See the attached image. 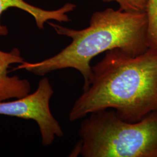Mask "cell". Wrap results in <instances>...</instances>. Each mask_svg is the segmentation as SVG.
Returning a JSON list of instances; mask_svg holds the SVG:
<instances>
[{"mask_svg": "<svg viewBox=\"0 0 157 157\" xmlns=\"http://www.w3.org/2000/svg\"><path fill=\"white\" fill-rule=\"evenodd\" d=\"M23 62L25 59L17 48L10 52L0 50V101L19 98L30 94L31 86L28 80L9 75L11 65Z\"/></svg>", "mask_w": 157, "mask_h": 157, "instance_id": "obj_5", "label": "cell"}, {"mask_svg": "<svg viewBox=\"0 0 157 157\" xmlns=\"http://www.w3.org/2000/svg\"><path fill=\"white\" fill-rule=\"evenodd\" d=\"M105 2H116L119 9L129 12L146 11L147 0H102Z\"/></svg>", "mask_w": 157, "mask_h": 157, "instance_id": "obj_8", "label": "cell"}, {"mask_svg": "<svg viewBox=\"0 0 157 157\" xmlns=\"http://www.w3.org/2000/svg\"><path fill=\"white\" fill-rule=\"evenodd\" d=\"M146 12L148 19L147 44L149 48L157 50V0H147Z\"/></svg>", "mask_w": 157, "mask_h": 157, "instance_id": "obj_7", "label": "cell"}, {"mask_svg": "<svg viewBox=\"0 0 157 157\" xmlns=\"http://www.w3.org/2000/svg\"><path fill=\"white\" fill-rule=\"evenodd\" d=\"M10 8H17L28 13L35 21L36 26L41 30L44 24L49 21L54 20L59 22H67L70 19L67 13L73 11L76 5L72 3L65 4L61 8L56 10H45L31 5L25 0H0V36H5L8 34V30L1 22V17L3 12Z\"/></svg>", "mask_w": 157, "mask_h": 157, "instance_id": "obj_6", "label": "cell"}, {"mask_svg": "<svg viewBox=\"0 0 157 157\" xmlns=\"http://www.w3.org/2000/svg\"><path fill=\"white\" fill-rule=\"evenodd\" d=\"M106 109L131 122L157 111V50L148 48L137 56L118 48L105 52L91 67L89 85L75 101L69 119L74 122Z\"/></svg>", "mask_w": 157, "mask_h": 157, "instance_id": "obj_1", "label": "cell"}, {"mask_svg": "<svg viewBox=\"0 0 157 157\" xmlns=\"http://www.w3.org/2000/svg\"><path fill=\"white\" fill-rule=\"evenodd\" d=\"M54 90L49 79L40 80L32 94L13 101H0V115L33 120L39 126L43 146H50L56 137H62L61 126L51 112L50 101Z\"/></svg>", "mask_w": 157, "mask_h": 157, "instance_id": "obj_4", "label": "cell"}, {"mask_svg": "<svg viewBox=\"0 0 157 157\" xmlns=\"http://www.w3.org/2000/svg\"><path fill=\"white\" fill-rule=\"evenodd\" d=\"M70 157H157V111L140 121H124L114 109L90 113Z\"/></svg>", "mask_w": 157, "mask_h": 157, "instance_id": "obj_3", "label": "cell"}, {"mask_svg": "<svg viewBox=\"0 0 157 157\" xmlns=\"http://www.w3.org/2000/svg\"><path fill=\"white\" fill-rule=\"evenodd\" d=\"M56 33L71 38L69 45L54 56L37 62H25L13 71L25 69L37 76L67 68L81 73L84 79L83 90L90 83L92 59L101 53L118 48L132 56L148 50L147 33L148 19L146 11L129 12L107 8L94 12L89 26L75 30L48 22Z\"/></svg>", "mask_w": 157, "mask_h": 157, "instance_id": "obj_2", "label": "cell"}]
</instances>
